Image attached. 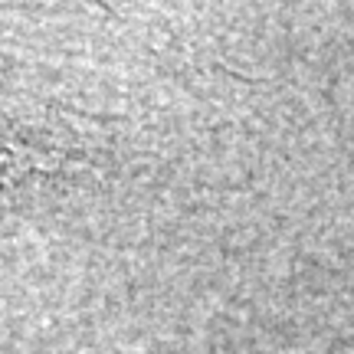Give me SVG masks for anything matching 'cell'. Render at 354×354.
<instances>
[{"label": "cell", "instance_id": "6da1fadb", "mask_svg": "<svg viewBox=\"0 0 354 354\" xmlns=\"http://www.w3.org/2000/svg\"><path fill=\"white\" fill-rule=\"evenodd\" d=\"M73 165V151L46 128L0 115V194L24 187L26 180L59 174Z\"/></svg>", "mask_w": 354, "mask_h": 354}]
</instances>
